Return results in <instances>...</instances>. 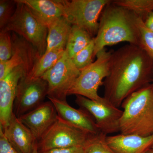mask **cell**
Here are the masks:
<instances>
[{
    "label": "cell",
    "instance_id": "13",
    "mask_svg": "<svg viewBox=\"0 0 153 153\" xmlns=\"http://www.w3.org/2000/svg\"><path fill=\"white\" fill-rule=\"evenodd\" d=\"M57 118L55 107L52 102L49 100L43 102L19 119L30 129L38 141L56 121Z\"/></svg>",
    "mask_w": 153,
    "mask_h": 153
},
{
    "label": "cell",
    "instance_id": "33",
    "mask_svg": "<svg viewBox=\"0 0 153 153\" xmlns=\"http://www.w3.org/2000/svg\"><path fill=\"white\" fill-rule=\"evenodd\" d=\"M152 84H153V83H152Z\"/></svg>",
    "mask_w": 153,
    "mask_h": 153
},
{
    "label": "cell",
    "instance_id": "9",
    "mask_svg": "<svg viewBox=\"0 0 153 153\" xmlns=\"http://www.w3.org/2000/svg\"><path fill=\"white\" fill-rule=\"evenodd\" d=\"M48 93V83L42 77L30 79L23 76L17 87L14 113L19 118L35 109L44 102Z\"/></svg>",
    "mask_w": 153,
    "mask_h": 153
},
{
    "label": "cell",
    "instance_id": "7",
    "mask_svg": "<svg viewBox=\"0 0 153 153\" xmlns=\"http://www.w3.org/2000/svg\"><path fill=\"white\" fill-rule=\"evenodd\" d=\"M66 52L42 76L48 84V97L66 101V97L80 74Z\"/></svg>",
    "mask_w": 153,
    "mask_h": 153
},
{
    "label": "cell",
    "instance_id": "32",
    "mask_svg": "<svg viewBox=\"0 0 153 153\" xmlns=\"http://www.w3.org/2000/svg\"><path fill=\"white\" fill-rule=\"evenodd\" d=\"M151 149H152L153 150V145H152V148H151Z\"/></svg>",
    "mask_w": 153,
    "mask_h": 153
},
{
    "label": "cell",
    "instance_id": "8",
    "mask_svg": "<svg viewBox=\"0 0 153 153\" xmlns=\"http://www.w3.org/2000/svg\"><path fill=\"white\" fill-rule=\"evenodd\" d=\"M92 135L82 131L57 118L38 141L39 151L83 146Z\"/></svg>",
    "mask_w": 153,
    "mask_h": 153
},
{
    "label": "cell",
    "instance_id": "24",
    "mask_svg": "<svg viewBox=\"0 0 153 153\" xmlns=\"http://www.w3.org/2000/svg\"><path fill=\"white\" fill-rule=\"evenodd\" d=\"M138 25L140 33L139 47L153 59V32L146 27L143 21L139 17Z\"/></svg>",
    "mask_w": 153,
    "mask_h": 153
},
{
    "label": "cell",
    "instance_id": "10",
    "mask_svg": "<svg viewBox=\"0 0 153 153\" xmlns=\"http://www.w3.org/2000/svg\"><path fill=\"white\" fill-rule=\"evenodd\" d=\"M76 96V104L92 116L100 132L107 136L120 131L122 110L105 99L102 102H97L82 96Z\"/></svg>",
    "mask_w": 153,
    "mask_h": 153
},
{
    "label": "cell",
    "instance_id": "4",
    "mask_svg": "<svg viewBox=\"0 0 153 153\" xmlns=\"http://www.w3.org/2000/svg\"><path fill=\"white\" fill-rule=\"evenodd\" d=\"M15 1L17 6L15 14L1 31L16 33L32 44L42 56L47 49L48 27L32 14L26 5L19 0Z\"/></svg>",
    "mask_w": 153,
    "mask_h": 153
},
{
    "label": "cell",
    "instance_id": "15",
    "mask_svg": "<svg viewBox=\"0 0 153 153\" xmlns=\"http://www.w3.org/2000/svg\"><path fill=\"white\" fill-rule=\"evenodd\" d=\"M3 130L9 141L20 153H33L38 144L33 133L14 112L9 124Z\"/></svg>",
    "mask_w": 153,
    "mask_h": 153
},
{
    "label": "cell",
    "instance_id": "1",
    "mask_svg": "<svg viewBox=\"0 0 153 153\" xmlns=\"http://www.w3.org/2000/svg\"><path fill=\"white\" fill-rule=\"evenodd\" d=\"M153 78V59L140 47L129 44L112 52L103 98L119 108L128 97Z\"/></svg>",
    "mask_w": 153,
    "mask_h": 153
},
{
    "label": "cell",
    "instance_id": "29",
    "mask_svg": "<svg viewBox=\"0 0 153 153\" xmlns=\"http://www.w3.org/2000/svg\"><path fill=\"white\" fill-rule=\"evenodd\" d=\"M143 22L146 27L153 32V12L148 15Z\"/></svg>",
    "mask_w": 153,
    "mask_h": 153
},
{
    "label": "cell",
    "instance_id": "28",
    "mask_svg": "<svg viewBox=\"0 0 153 153\" xmlns=\"http://www.w3.org/2000/svg\"><path fill=\"white\" fill-rule=\"evenodd\" d=\"M84 145L72 147L53 149L46 151H38V152L39 153H84Z\"/></svg>",
    "mask_w": 153,
    "mask_h": 153
},
{
    "label": "cell",
    "instance_id": "16",
    "mask_svg": "<svg viewBox=\"0 0 153 153\" xmlns=\"http://www.w3.org/2000/svg\"><path fill=\"white\" fill-rule=\"evenodd\" d=\"M106 141L115 153H146L153 145V134L144 137L120 133L107 136Z\"/></svg>",
    "mask_w": 153,
    "mask_h": 153
},
{
    "label": "cell",
    "instance_id": "14",
    "mask_svg": "<svg viewBox=\"0 0 153 153\" xmlns=\"http://www.w3.org/2000/svg\"><path fill=\"white\" fill-rule=\"evenodd\" d=\"M48 98L55 106L58 117L62 120L89 134L100 133L93 117L85 110L74 108L66 101Z\"/></svg>",
    "mask_w": 153,
    "mask_h": 153
},
{
    "label": "cell",
    "instance_id": "20",
    "mask_svg": "<svg viewBox=\"0 0 153 153\" xmlns=\"http://www.w3.org/2000/svg\"><path fill=\"white\" fill-rule=\"evenodd\" d=\"M65 50L58 49L46 52L36 62L33 69L27 76L30 79L41 77L48 70L55 66L63 56Z\"/></svg>",
    "mask_w": 153,
    "mask_h": 153
},
{
    "label": "cell",
    "instance_id": "21",
    "mask_svg": "<svg viewBox=\"0 0 153 153\" xmlns=\"http://www.w3.org/2000/svg\"><path fill=\"white\" fill-rule=\"evenodd\" d=\"M112 3L132 12L143 21L153 12V0H115Z\"/></svg>",
    "mask_w": 153,
    "mask_h": 153
},
{
    "label": "cell",
    "instance_id": "23",
    "mask_svg": "<svg viewBox=\"0 0 153 153\" xmlns=\"http://www.w3.org/2000/svg\"><path fill=\"white\" fill-rule=\"evenodd\" d=\"M94 38L90 44L71 58L76 68L81 71L93 63L94 56Z\"/></svg>",
    "mask_w": 153,
    "mask_h": 153
},
{
    "label": "cell",
    "instance_id": "26",
    "mask_svg": "<svg viewBox=\"0 0 153 153\" xmlns=\"http://www.w3.org/2000/svg\"><path fill=\"white\" fill-rule=\"evenodd\" d=\"M11 32H0V62L10 59L13 55V41Z\"/></svg>",
    "mask_w": 153,
    "mask_h": 153
},
{
    "label": "cell",
    "instance_id": "25",
    "mask_svg": "<svg viewBox=\"0 0 153 153\" xmlns=\"http://www.w3.org/2000/svg\"><path fill=\"white\" fill-rule=\"evenodd\" d=\"M17 3L15 1H0V29L2 30L10 21L16 9Z\"/></svg>",
    "mask_w": 153,
    "mask_h": 153
},
{
    "label": "cell",
    "instance_id": "6",
    "mask_svg": "<svg viewBox=\"0 0 153 153\" xmlns=\"http://www.w3.org/2000/svg\"><path fill=\"white\" fill-rule=\"evenodd\" d=\"M63 16L72 25L87 31L94 38L98 31V19L110 0H61Z\"/></svg>",
    "mask_w": 153,
    "mask_h": 153
},
{
    "label": "cell",
    "instance_id": "2",
    "mask_svg": "<svg viewBox=\"0 0 153 153\" xmlns=\"http://www.w3.org/2000/svg\"><path fill=\"white\" fill-rule=\"evenodd\" d=\"M112 1L102 11L96 36L94 38V56L105 49L121 42L140 46L138 17Z\"/></svg>",
    "mask_w": 153,
    "mask_h": 153
},
{
    "label": "cell",
    "instance_id": "31",
    "mask_svg": "<svg viewBox=\"0 0 153 153\" xmlns=\"http://www.w3.org/2000/svg\"><path fill=\"white\" fill-rule=\"evenodd\" d=\"M146 153H153V150L152 149H150Z\"/></svg>",
    "mask_w": 153,
    "mask_h": 153
},
{
    "label": "cell",
    "instance_id": "18",
    "mask_svg": "<svg viewBox=\"0 0 153 153\" xmlns=\"http://www.w3.org/2000/svg\"><path fill=\"white\" fill-rule=\"evenodd\" d=\"M72 25L65 17L57 19L48 27L46 52L54 50H65Z\"/></svg>",
    "mask_w": 153,
    "mask_h": 153
},
{
    "label": "cell",
    "instance_id": "12",
    "mask_svg": "<svg viewBox=\"0 0 153 153\" xmlns=\"http://www.w3.org/2000/svg\"><path fill=\"white\" fill-rule=\"evenodd\" d=\"M27 75L22 66L13 69L0 80V126L4 129L9 124L13 113L17 87L22 77Z\"/></svg>",
    "mask_w": 153,
    "mask_h": 153
},
{
    "label": "cell",
    "instance_id": "27",
    "mask_svg": "<svg viewBox=\"0 0 153 153\" xmlns=\"http://www.w3.org/2000/svg\"><path fill=\"white\" fill-rule=\"evenodd\" d=\"M0 153H20L9 141L0 126Z\"/></svg>",
    "mask_w": 153,
    "mask_h": 153
},
{
    "label": "cell",
    "instance_id": "11",
    "mask_svg": "<svg viewBox=\"0 0 153 153\" xmlns=\"http://www.w3.org/2000/svg\"><path fill=\"white\" fill-rule=\"evenodd\" d=\"M12 38L13 55L9 60L0 62V80L18 66L23 67L27 76L41 57L32 44L16 33H13Z\"/></svg>",
    "mask_w": 153,
    "mask_h": 153
},
{
    "label": "cell",
    "instance_id": "22",
    "mask_svg": "<svg viewBox=\"0 0 153 153\" xmlns=\"http://www.w3.org/2000/svg\"><path fill=\"white\" fill-rule=\"evenodd\" d=\"M106 136L101 132L91 136L84 145V153H115L107 143Z\"/></svg>",
    "mask_w": 153,
    "mask_h": 153
},
{
    "label": "cell",
    "instance_id": "5",
    "mask_svg": "<svg viewBox=\"0 0 153 153\" xmlns=\"http://www.w3.org/2000/svg\"><path fill=\"white\" fill-rule=\"evenodd\" d=\"M112 51L101 50L96 55V60L80 71L68 95L74 94L97 102L104 101L105 99L98 94L99 88L103 84V80L109 74L110 60Z\"/></svg>",
    "mask_w": 153,
    "mask_h": 153
},
{
    "label": "cell",
    "instance_id": "3",
    "mask_svg": "<svg viewBox=\"0 0 153 153\" xmlns=\"http://www.w3.org/2000/svg\"><path fill=\"white\" fill-rule=\"evenodd\" d=\"M120 131L124 134H153V85L149 84L128 97L122 103Z\"/></svg>",
    "mask_w": 153,
    "mask_h": 153
},
{
    "label": "cell",
    "instance_id": "17",
    "mask_svg": "<svg viewBox=\"0 0 153 153\" xmlns=\"http://www.w3.org/2000/svg\"><path fill=\"white\" fill-rule=\"evenodd\" d=\"M25 4L32 14L48 27L63 16L61 0H19Z\"/></svg>",
    "mask_w": 153,
    "mask_h": 153
},
{
    "label": "cell",
    "instance_id": "19",
    "mask_svg": "<svg viewBox=\"0 0 153 153\" xmlns=\"http://www.w3.org/2000/svg\"><path fill=\"white\" fill-rule=\"evenodd\" d=\"M94 38L85 30L72 25L65 52L71 59L90 44Z\"/></svg>",
    "mask_w": 153,
    "mask_h": 153
},
{
    "label": "cell",
    "instance_id": "30",
    "mask_svg": "<svg viewBox=\"0 0 153 153\" xmlns=\"http://www.w3.org/2000/svg\"><path fill=\"white\" fill-rule=\"evenodd\" d=\"M32 153H39L38 150V144H37L36 147L34 148V150H33Z\"/></svg>",
    "mask_w": 153,
    "mask_h": 153
}]
</instances>
